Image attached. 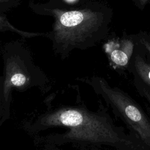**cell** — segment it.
<instances>
[{"instance_id": "obj_1", "label": "cell", "mask_w": 150, "mask_h": 150, "mask_svg": "<svg viewBox=\"0 0 150 150\" xmlns=\"http://www.w3.org/2000/svg\"><path fill=\"white\" fill-rule=\"evenodd\" d=\"M54 127L67 129L47 136L48 144H71L78 148L105 146L114 150H150L135 133L117 125L103 107L97 111L83 104L59 108L40 115L28 129L37 132Z\"/></svg>"}, {"instance_id": "obj_2", "label": "cell", "mask_w": 150, "mask_h": 150, "mask_svg": "<svg viewBox=\"0 0 150 150\" xmlns=\"http://www.w3.org/2000/svg\"><path fill=\"white\" fill-rule=\"evenodd\" d=\"M77 80L88 85L128 129L150 149V118L134 99L120 88L111 85L102 77L93 76Z\"/></svg>"}, {"instance_id": "obj_3", "label": "cell", "mask_w": 150, "mask_h": 150, "mask_svg": "<svg viewBox=\"0 0 150 150\" xmlns=\"http://www.w3.org/2000/svg\"><path fill=\"white\" fill-rule=\"evenodd\" d=\"M54 35L57 43L76 46L84 42L101 23L100 15L91 10L63 11L55 9Z\"/></svg>"}, {"instance_id": "obj_4", "label": "cell", "mask_w": 150, "mask_h": 150, "mask_svg": "<svg viewBox=\"0 0 150 150\" xmlns=\"http://www.w3.org/2000/svg\"><path fill=\"white\" fill-rule=\"evenodd\" d=\"M47 83L45 75L30 67L20 59L10 57L6 60L2 76V93L5 110V118L10 115L12 88L24 91L33 87H42Z\"/></svg>"}, {"instance_id": "obj_5", "label": "cell", "mask_w": 150, "mask_h": 150, "mask_svg": "<svg viewBox=\"0 0 150 150\" xmlns=\"http://www.w3.org/2000/svg\"><path fill=\"white\" fill-rule=\"evenodd\" d=\"M134 50V43L127 39L119 42H110L105 45V50L112 63L118 67H125L129 63Z\"/></svg>"}, {"instance_id": "obj_6", "label": "cell", "mask_w": 150, "mask_h": 150, "mask_svg": "<svg viewBox=\"0 0 150 150\" xmlns=\"http://www.w3.org/2000/svg\"><path fill=\"white\" fill-rule=\"evenodd\" d=\"M131 71L134 77H137L150 88V63L145 62L141 56L137 54Z\"/></svg>"}, {"instance_id": "obj_7", "label": "cell", "mask_w": 150, "mask_h": 150, "mask_svg": "<svg viewBox=\"0 0 150 150\" xmlns=\"http://www.w3.org/2000/svg\"><path fill=\"white\" fill-rule=\"evenodd\" d=\"M133 83L137 93L148 103L150 108V88L137 77L134 76Z\"/></svg>"}, {"instance_id": "obj_8", "label": "cell", "mask_w": 150, "mask_h": 150, "mask_svg": "<svg viewBox=\"0 0 150 150\" xmlns=\"http://www.w3.org/2000/svg\"><path fill=\"white\" fill-rule=\"evenodd\" d=\"M2 76H0V127L4 122H5V110L2 99Z\"/></svg>"}, {"instance_id": "obj_9", "label": "cell", "mask_w": 150, "mask_h": 150, "mask_svg": "<svg viewBox=\"0 0 150 150\" xmlns=\"http://www.w3.org/2000/svg\"><path fill=\"white\" fill-rule=\"evenodd\" d=\"M141 41V43L144 45V46L148 50V51L149 52V53L150 54V40H146L145 39L142 38Z\"/></svg>"}, {"instance_id": "obj_10", "label": "cell", "mask_w": 150, "mask_h": 150, "mask_svg": "<svg viewBox=\"0 0 150 150\" xmlns=\"http://www.w3.org/2000/svg\"><path fill=\"white\" fill-rule=\"evenodd\" d=\"M78 150H104L100 147H94V146H88V147H82L79 148Z\"/></svg>"}, {"instance_id": "obj_11", "label": "cell", "mask_w": 150, "mask_h": 150, "mask_svg": "<svg viewBox=\"0 0 150 150\" xmlns=\"http://www.w3.org/2000/svg\"><path fill=\"white\" fill-rule=\"evenodd\" d=\"M45 150H59V149L56 147V145L47 144V145L46 146V148L45 149Z\"/></svg>"}, {"instance_id": "obj_12", "label": "cell", "mask_w": 150, "mask_h": 150, "mask_svg": "<svg viewBox=\"0 0 150 150\" xmlns=\"http://www.w3.org/2000/svg\"><path fill=\"white\" fill-rule=\"evenodd\" d=\"M149 0H139V3L140 4L142 5V6H144L145 5V4Z\"/></svg>"}, {"instance_id": "obj_13", "label": "cell", "mask_w": 150, "mask_h": 150, "mask_svg": "<svg viewBox=\"0 0 150 150\" xmlns=\"http://www.w3.org/2000/svg\"><path fill=\"white\" fill-rule=\"evenodd\" d=\"M5 1H6V0H0V2H4Z\"/></svg>"}, {"instance_id": "obj_14", "label": "cell", "mask_w": 150, "mask_h": 150, "mask_svg": "<svg viewBox=\"0 0 150 150\" xmlns=\"http://www.w3.org/2000/svg\"><path fill=\"white\" fill-rule=\"evenodd\" d=\"M69 1H73V0H69Z\"/></svg>"}]
</instances>
